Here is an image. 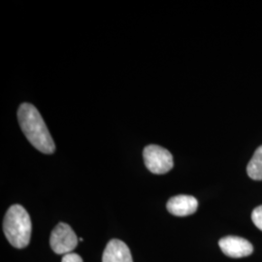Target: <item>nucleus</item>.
<instances>
[{
	"label": "nucleus",
	"mask_w": 262,
	"mask_h": 262,
	"mask_svg": "<svg viewBox=\"0 0 262 262\" xmlns=\"http://www.w3.org/2000/svg\"><path fill=\"white\" fill-rule=\"evenodd\" d=\"M252 220H253L254 225L260 229L262 231V205L256 207L253 211L252 214Z\"/></svg>",
	"instance_id": "obj_9"
},
{
	"label": "nucleus",
	"mask_w": 262,
	"mask_h": 262,
	"mask_svg": "<svg viewBox=\"0 0 262 262\" xmlns=\"http://www.w3.org/2000/svg\"><path fill=\"white\" fill-rule=\"evenodd\" d=\"M102 262H133V259L126 244L121 240L113 239L105 248Z\"/></svg>",
	"instance_id": "obj_7"
},
{
	"label": "nucleus",
	"mask_w": 262,
	"mask_h": 262,
	"mask_svg": "<svg viewBox=\"0 0 262 262\" xmlns=\"http://www.w3.org/2000/svg\"><path fill=\"white\" fill-rule=\"evenodd\" d=\"M78 237L74 230L64 223L56 225L50 237V245L56 254L73 253L78 245Z\"/></svg>",
	"instance_id": "obj_4"
},
{
	"label": "nucleus",
	"mask_w": 262,
	"mask_h": 262,
	"mask_svg": "<svg viewBox=\"0 0 262 262\" xmlns=\"http://www.w3.org/2000/svg\"><path fill=\"white\" fill-rule=\"evenodd\" d=\"M198 201L190 195H177L170 198L167 203L169 213L177 216H187L196 212Z\"/></svg>",
	"instance_id": "obj_6"
},
{
	"label": "nucleus",
	"mask_w": 262,
	"mask_h": 262,
	"mask_svg": "<svg viewBox=\"0 0 262 262\" xmlns=\"http://www.w3.org/2000/svg\"><path fill=\"white\" fill-rule=\"evenodd\" d=\"M219 245L225 255L233 258L248 256L252 254L253 251L252 244L248 240L237 236H227L225 238H222L219 242Z\"/></svg>",
	"instance_id": "obj_5"
},
{
	"label": "nucleus",
	"mask_w": 262,
	"mask_h": 262,
	"mask_svg": "<svg viewBox=\"0 0 262 262\" xmlns=\"http://www.w3.org/2000/svg\"><path fill=\"white\" fill-rule=\"evenodd\" d=\"M247 172L250 178L255 181L262 180V146L255 150L253 158L248 164Z\"/></svg>",
	"instance_id": "obj_8"
},
{
	"label": "nucleus",
	"mask_w": 262,
	"mask_h": 262,
	"mask_svg": "<svg viewBox=\"0 0 262 262\" xmlns=\"http://www.w3.org/2000/svg\"><path fill=\"white\" fill-rule=\"evenodd\" d=\"M61 262H84L83 261V259H82V257L78 254V253H67V254H64L63 255V257H62V259H61Z\"/></svg>",
	"instance_id": "obj_10"
},
{
	"label": "nucleus",
	"mask_w": 262,
	"mask_h": 262,
	"mask_svg": "<svg viewBox=\"0 0 262 262\" xmlns=\"http://www.w3.org/2000/svg\"><path fill=\"white\" fill-rule=\"evenodd\" d=\"M4 233L9 243L17 248L24 249L28 246L31 237V220L27 210L20 205L10 207L3 222Z\"/></svg>",
	"instance_id": "obj_2"
},
{
	"label": "nucleus",
	"mask_w": 262,
	"mask_h": 262,
	"mask_svg": "<svg viewBox=\"0 0 262 262\" xmlns=\"http://www.w3.org/2000/svg\"><path fill=\"white\" fill-rule=\"evenodd\" d=\"M19 126L31 145L43 154L51 155L56 150L47 125L37 109L29 103H23L18 110Z\"/></svg>",
	"instance_id": "obj_1"
},
{
	"label": "nucleus",
	"mask_w": 262,
	"mask_h": 262,
	"mask_svg": "<svg viewBox=\"0 0 262 262\" xmlns=\"http://www.w3.org/2000/svg\"><path fill=\"white\" fill-rule=\"evenodd\" d=\"M144 161L149 171L157 175H162L173 168L174 161L170 151L158 145L147 146L143 151Z\"/></svg>",
	"instance_id": "obj_3"
}]
</instances>
